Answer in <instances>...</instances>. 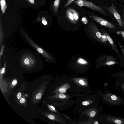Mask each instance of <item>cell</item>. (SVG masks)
Here are the masks:
<instances>
[{
    "label": "cell",
    "instance_id": "obj_22",
    "mask_svg": "<svg viewBox=\"0 0 124 124\" xmlns=\"http://www.w3.org/2000/svg\"><path fill=\"white\" fill-rule=\"evenodd\" d=\"M58 96L60 98L62 99H64L66 97V95L62 93L59 94L58 95Z\"/></svg>",
    "mask_w": 124,
    "mask_h": 124
},
{
    "label": "cell",
    "instance_id": "obj_32",
    "mask_svg": "<svg viewBox=\"0 0 124 124\" xmlns=\"http://www.w3.org/2000/svg\"><path fill=\"white\" fill-rule=\"evenodd\" d=\"M123 20L124 22V10L123 11Z\"/></svg>",
    "mask_w": 124,
    "mask_h": 124
},
{
    "label": "cell",
    "instance_id": "obj_21",
    "mask_svg": "<svg viewBox=\"0 0 124 124\" xmlns=\"http://www.w3.org/2000/svg\"><path fill=\"white\" fill-rule=\"evenodd\" d=\"M30 60L28 58H26L24 60V63L26 65H28L29 63Z\"/></svg>",
    "mask_w": 124,
    "mask_h": 124
},
{
    "label": "cell",
    "instance_id": "obj_23",
    "mask_svg": "<svg viewBox=\"0 0 124 124\" xmlns=\"http://www.w3.org/2000/svg\"><path fill=\"white\" fill-rule=\"evenodd\" d=\"M17 83V80L16 79H15L13 80L12 83V85L13 86H15L16 84Z\"/></svg>",
    "mask_w": 124,
    "mask_h": 124
},
{
    "label": "cell",
    "instance_id": "obj_14",
    "mask_svg": "<svg viewBox=\"0 0 124 124\" xmlns=\"http://www.w3.org/2000/svg\"><path fill=\"white\" fill-rule=\"evenodd\" d=\"M78 62L80 63L83 64H86L87 63L86 61L82 58L79 59L78 60Z\"/></svg>",
    "mask_w": 124,
    "mask_h": 124
},
{
    "label": "cell",
    "instance_id": "obj_5",
    "mask_svg": "<svg viewBox=\"0 0 124 124\" xmlns=\"http://www.w3.org/2000/svg\"><path fill=\"white\" fill-rule=\"evenodd\" d=\"M105 122L107 124H124V118L108 115L106 116Z\"/></svg>",
    "mask_w": 124,
    "mask_h": 124
},
{
    "label": "cell",
    "instance_id": "obj_25",
    "mask_svg": "<svg viewBox=\"0 0 124 124\" xmlns=\"http://www.w3.org/2000/svg\"><path fill=\"white\" fill-rule=\"evenodd\" d=\"M22 94L21 92H19L17 95V98L18 100H20Z\"/></svg>",
    "mask_w": 124,
    "mask_h": 124
},
{
    "label": "cell",
    "instance_id": "obj_10",
    "mask_svg": "<svg viewBox=\"0 0 124 124\" xmlns=\"http://www.w3.org/2000/svg\"><path fill=\"white\" fill-rule=\"evenodd\" d=\"M1 10L3 14H4L7 7V5L5 0H0V1Z\"/></svg>",
    "mask_w": 124,
    "mask_h": 124
},
{
    "label": "cell",
    "instance_id": "obj_4",
    "mask_svg": "<svg viewBox=\"0 0 124 124\" xmlns=\"http://www.w3.org/2000/svg\"><path fill=\"white\" fill-rule=\"evenodd\" d=\"M93 19L100 25L108 28L114 29L116 27L110 22L100 17L95 16H92Z\"/></svg>",
    "mask_w": 124,
    "mask_h": 124
},
{
    "label": "cell",
    "instance_id": "obj_12",
    "mask_svg": "<svg viewBox=\"0 0 124 124\" xmlns=\"http://www.w3.org/2000/svg\"><path fill=\"white\" fill-rule=\"evenodd\" d=\"M71 11L72 12L74 17L75 21H77L79 19V16L78 13L75 9L72 8H70Z\"/></svg>",
    "mask_w": 124,
    "mask_h": 124
},
{
    "label": "cell",
    "instance_id": "obj_18",
    "mask_svg": "<svg viewBox=\"0 0 124 124\" xmlns=\"http://www.w3.org/2000/svg\"><path fill=\"white\" fill-rule=\"evenodd\" d=\"M42 23L44 25H46L47 24V22L45 18L43 17L42 18Z\"/></svg>",
    "mask_w": 124,
    "mask_h": 124
},
{
    "label": "cell",
    "instance_id": "obj_19",
    "mask_svg": "<svg viewBox=\"0 0 124 124\" xmlns=\"http://www.w3.org/2000/svg\"><path fill=\"white\" fill-rule=\"evenodd\" d=\"M96 114V112L95 111H91L90 113V116L91 117H94L95 115Z\"/></svg>",
    "mask_w": 124,
    "mask_h": 124
},
{
    "label": "cell",
    "instance_id": "obj_26",
    "mask_svg": "<svg viewBox=\"0 0 124 124\" xmlns=\"http://www.w3.org/2000/svg\"><path fill=\"white\" fill-rule=\"evenodd\" d=\"M83 105L85 106H87L89 104V102L87 101H85L82 103Z\"/></svg>",
    "mask_w": 124,
    "mask_h": 124
},
{
    "label": "cell",
    "instance_id": "obj_13",
    "mask_svg": "<svg viewBox=\"0 0 124 124\" xmlns=\"http://www.w3.org/2000/svg\"><path fill=\"white\" fill-rule=\"evenodd\" d=\"M47 105L49 109L50 110L54 112H57L55 108L53 106L48 104H47Z\"/></svg>",
    "mask_w": 124,
    "mask_h": 124
},
{
    "label": "cell",
    "instance_id": "obj_15",
    "mask_svg": "<svg viewBox=\"0 0 124 124\" xmlns=\"http://www.w3.org/2000/svg\"><path fill=\"white\" fill-rule=\"evenodd\" d=\"M116 40V42L117 43H118V44L119 45V46L121 49L122 54L124 56V47L122 45L118 40Z\"/></svg>",
    "mask_w": 124,
    "mask_h": 124
},
{
    "label": "cell",
    "instance_id": "obj_9",
    "mask_svg": "<svg viewBox=\"0 0 124 124\" xmlns=\"http://www.w3.org/2000/svg\"><path fill=\"white\" fill-rule=\"evenodd\" d=\"M61 0H55L53 5V9L55 13H57L60 4Z\"/></svg>",
    "mask_w": 124,
    "mask_h": 124
},
{
    "label": "cell",
    "instance_id": "obj_31",
    "mask_svg": "<svg viewBox=\"0 0 124 124\" xmlns=\"http://www.w3.org/2000/svg\"><path fill=\"white\" fill-rule=\"evenodd\" d=\"M94 124H99V123L98 121H96L94 123Z\"/></svg>",
    "mask_w": 124,
    "mask_h": 124
},
{
    "label": "cell",
    "instance_id": "obj_11",
    "mask_svg": "<svg viewBox=\"0 0 124 124\" xmlns=\"http://www.w3.org/2000/svg\"><path fill=\"white\" fill-rule=\"evenodd\" d=\"M43 91V89L40 90L37 92L35 95V99L37 101H39L41 99L42 96Z\"/></svg>",
    "mask_w": 124,
    "mask_h": 124
},
{
    "label": "cell",
    "instance_id": "obj_6",
    "mask_svg": "<svg viewBox=\"0 0 124 124\" xmlns=\"http://www.w3.org/2000/svg\"><path fill=\"white\" fill-rule=\"evenodd\" d=\"M104 32V35L105 37V39L111 46L112 49L114 50L118 54H119L117 47L114 42L107 32L105 31Z\"/></svg>",
    "mask_w": 124,
    "mask_h": 124
},
{
    "label": "cell",
    "instance_id": "obj_1",
    "mask_svg": "<svg viewBox=\"0 0 124 124\" xmlns=\"http://www.w3.org/2000/svg\"><path fill=\"white\" fill-rule=\"evenodd\" d=\"M104 101L107 104L112 106H119L124 104V100L121 97L108 93L104 96Z\"/></svg>",
    "mask_w": 124,
    "mask_h": 124
},
{
    "label": "cell",
    "instance_id": "obj_24",
    "mask_svg": "<svg viewBox=\"0 0 124 124\" xmlns=\"http://www.w3.org/2000/svg\"><path fill=\"white\" fill-rule=\"evenodd\" d=\"M117 33L118 34H120L124 38V31H119L117 32Z\"/></svg>",
    "mask_w": 124,
    "mask_h": 124
},
{
    "label": "cell",
    "instance_id": "obj_8",
    "mask_svg": "<svg viewBox=\"0 0 124 124\" xmlns=\"http://www.w3.org/2000/svg\"><path fill=\"white\" fill-rule=\"evenodd\" d=\"M66 16L67 18L70 21L73 23H75V21L73 13L70 10V8H68L67 10Z\"/></svg>",
    "mask_w": 124,
    "mask_h": 124
},
{
    "label": "cell",
    "instance_id": "obj_28",
    "mask_svg": "<svg viewBox=\"0 0 124 124\" xmlns=\"http://www.w3.org/2000/svg\"><path fill=\"white\" fill-rule=\"evenodd\" d=\"M4 46H2V47L1 48V50L0 51V58L1 57V56L3 54V48H4Z\"/></svg>",
    "mask_w": 124,
    "mask_h": 124
},
{
    "label": "cell",
    "instance_id": "obj_29",
    "mask_svg": "<svg viewBox=\"0 0 124 124\" xmlns=\"http://www.w3.org/2000/svg\"><path fill=\"white\" fill-rule=\"evenodd\" d=\"M28 0V1L32 5H34L35 4V2L34 0Z\"/></svg>",
    "mask_w": 124,
    "mask_h": 124
},
{
    "label": "cell",
    "instance_id": "obj_27",
    "mask_svg": "<svg viewBox=\"0 0 124 124\" xmlns=\"http://www.w3.org/2000/svg\"><path fill=\"white\" fill-rule=\"evenodd\" d=\"M79 83L82 85H85V83L84 81L81 79L79 81Z\"/></svg>",
    "mask_w": 124,
    "mask_h": 124
},
{
    "label": "cell",
    "instance_id": "obj_17",
    "mask_svg": "<svg viewBox=\"0 0 124 124\" xmlns=\"http://www.w3.org/2000/svg\"><path fill=\"white\" fill-rule=\"evenodd\" d=\"M66 91V89L64 87H62L60 88L59 89V91L60 93H65Z\"/></svg>",
    "mask_w": 124,
    "mask_h": 124
},
{
    "label": "cell",
    "instance_id": "obj_2",
    "mask_svg": "<svg viewBox=\"0 0 124 124\" xmlns=\"http://www.w3.org/2000/svg\"><path fill=\"white\" fill-rule=\"evenodd\" d=\"M73 2L79 7L84 6L88 8L104 15H107L105 11L101 7L91 2L85 0H76L74 1Z\"/></svg>",
    "mask_w": 124,
    "mask_h": 124
},
{
    "label": "cell",
    "instance_id": "obj_16",
    "mask_svg": "<svg viewBox=\"0 0 124 124\" xmlns=\"http://www.w3.org/2000/svg\"><path fill=\"white\" fill-rule=\"evenodd\" d=\"M75 0H68L65 5H64L63 8H65L66 7L68 6L72 2H73Z\"/></svg>",
    "mask_w": 124,
    "mask_h": 124
},
{
    "label": "cell",
    "instance_id": "obj_30",
    "mask_svg": "<svg viewBox=\"0 0 124 124\" xmlns=\"http://www.w3.org/2000/svg\"><path fill=\"white\" fill-rule=\"evenodd\" d=\"M121 87L122 89L124 91V84H123L122 85H121Z\"/></svg>",
    "mask_w": 124,
    "mask_h": 124
},
{
    "label": "cell",
    "instance_id": "obj_3",
    "mask_svg": "<svg viewBox=\"0 0 124 124\" xmlns=\"http://www.w3.org/2000/svg\"><path fill=\"white\" fill-rule=\"evenodd\" d=\"M106 9L109 13L112 14L114 16L116 20L118 25L123 28V24L120 15L117 11L116 7L113 4L109 7H107Z\"/></svg>",
    "mask_w": 124,
    "mask_h": 124
},
{
    "label": "cell",
    "instance_id": "obj_20",
    "mask_svg": "<svg viewBox=\"0 0 124 124\" xmlns=\"http://www.w3.org/2000/svg\"><path fill=\"white\" fill-rule=\"evenodd\" d=\"M25 101V99L23 96L21 98L19 101V102L21 104H23Z\"/></svg>",
    "mask_w": 124,
    "mask_h": 124
},
{
    "label": "cell",
    "instance_id": "obj_7",
    "mask_svg": "<svg viewBox=\"0 0 124 124\" xmlns=\"http://www.w3.org/2000/svg\"><path fill=\"white\" fill-rule=\"evenodd\" d=\"M29 41L31 44L34 47L37 51L40 53L41 54L43 55L47 58L50 59V57L46 53L44 50L41 48L39 47L37 45L33 42L29 40Z\"/></svg>",
    "mask_w": 124,
    "mask_h": 124
}]
</instances>
